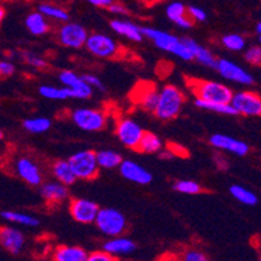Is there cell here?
I'll use <instances>...</instances> for the list:
<instances>
[{"label": "cell", "instance_id": "1", "mask_svg": "<svg viewBox=\"0 0 261 261\" xmlns=\"http://www.w3.org/2000/svg\"><path fill=\"white\" fill-rule=\"evenodd\" d=\"M187 86L191 89L196 99L212 101V103H231L232 95H234L226 85L217 81L191 78V80H187Z\"/></svg>", "mask_w": 261, "mask_h": 261}, {"label": "cell", "instance_id": "2", "mask_svg": "<svg viewBox=\"0 0 261 261\" xmlns=\"http://www.w3.org/2000/svg\"><path fill=\"white\" fill-rule=\"evenodd\" d=\"M184 103V92L174 85H167L159 92V101L153 113L160 120H173L179 115Z\"/></svg>", "mask_w": 261, "mask_h": 261}, {"label": "cell", "instance_id": "3", "mask_svg": "<svg viewBox=\"0 0 261 261\" xmlns=\"http://www.w3.org/2000/svg\"><path fill=\"white\" fill-rule=\"evenodd\" d=\"M95 225L107 237H118L125 232L127 226L126 217L115 208H100Z\"/></svg>", "mask_w": 261, "mask_h": 261}, {"label": "cell", "instance_id": "4", "mask_svg": "<svg viewBox=\"0 0 261 261\" xmlns=\"http://www.w3.org/2000/svg\"><path fill=\"white\" fill-rule=\"evenodd\" d=\"M70 120L81 130L89 133L101 132L107 125V116L103 111L95 108H75L70 113Z\"/></svg>", "mask_w": 261, "mask_h": 261}, {"label": "cell", "instance_id": "5", "mask_svg": "<svg viewBox=\"0 0 261 261\" xmlns=\"http://www.w3.org/2000/svg\"><path fill=\"white\" fill-rule=\"evenodd\" d=\"M69 163L78 179L90 181L99 174L100 167H99L98 159H96V152L91 149L75 152L69 158Z\"/></svg>", "mask_w": 261, "mask_h": 261}, {"label": "cell", "instance_id": "6", "mask_svg": "<svg viewBox=\"0 0 261 261\" xmlns=\"http://www.w3.org/2000/svg\"><path fill=\"white\" fill-rule=\"evenodd\" d=\"M143 134V127L133 118H120L116 123V135L118 141L130 149H138Z\"/></svg>", "mask_w": 261, "mask_h": 261}, {"label": "cell", "instance_id": "7", "mask_svg": "<svg viewBox=\"0 0 261 261\" xmlns=\"http://www.w3.org/2000/svg\"><path fill=\"white\" fill-rule=\"evenodd\" d=\"M87 51L100 59H115L120 55V46L112 37L101 33H94L89 35L86 42Z\"/></svg>", "mask_w": 261, "mask_h": 261}, {"label": "cell", "instance_id": "8", "mask_svg": "<svg viewBox=\"0 0 261 261\" xmlns=\"http://www.w3.org/2000/svg\"><path fill=\"white\" fill-rule=\"evenodd\" d=\"M231 106L238 115L261 117V96L253 91H239L234 94Z\"/></svg>", "mask_w": 261, "mask_h": 261}, {"label": "cell", "instance_id": "9", "mask_svg": "<svg viewBox=\"0 0 261 261\" xmlns=\"http://www.w3.org/2000/svg\"><path fill=\"white\" fill-rule=\"evenodd\" d=\"M58 38L59 42L64 47L77 49L81 48V47H86L89 34H87V30L81 23L68 22L64 23L59 29Z\"/></svg>", "mask_w": 261, "mask_h": 261}, {"label": "cell", "instance_id": "10", "mask_svg": "<svg viewBox=\"0 0 261 261\" xmlns=\"http://www.w3.org/2000/svg\"><path fill=\"white\" fill-rule=\"evenodd\" d=\"M99 211L98 204L85 198L73 199L69 204V213L73 220L84 225L95 224Z\"/></svg>", "mask_w": 261, "mask_h": 261}, {"label": "cell", "instance_id": "11", "mask_svg": "<svg viewBox=\"0 0 261 261\" xmlns=\"http://www.w3.org/2000/svg\"><path fill=\"white\" fill-rule=\"evenodd\" d=\"M216 69L222 78L227 81H231V82H236L239 85H246V86H250L253 84V77L250 73L246 72L238 64L226 60V59H218Z\"/></svg>", "mask_w": 261, "mask_h": 261}, {"label": "cell", "instance_id": "12", "mask_svg": "<svg viewBox=\"0 0 261 261\" xmlns=\"http://www.w3.org/2000/svg\"><path fill=\"white\" fill-rule=\"evenodd\" d=\"M15 172L18 177L30 186H39L42 184V172L39 167L30 158L21 156L15 161Z\"/></svg>", "mask_w": 261, "mask_h": 261}, {"label": "cell", "instance_id": "13", "mask_svg": "<svg viewBox=\"0 0 261 261\" xmlns=\"http://www.w3.org/2000/svg\"><path fill=\"white\" fill-rule=\"evenodd\" d=\"M159 92L160 91H158L155 85L151 82H141L134 89L133 99L135 103L148 112H155L159 101Z\"/></svg>", "mask_w": 261, "mask_h": 261}, {"label": "cell", "instance_id": "14", "mask_svg": "<svg viewBox=\"0 0 261 261\" xmlns=\"http://www.w3.org/2000/svg\"><path fill=\"white\" fill-rule=\"evenodd\" d=\"M0 242L4 250L12 255H18L25 247V236L21 230L13 226H3L0 230Z\"/></svg>", "mask_w": 261, "mask_h": 261}, {"label": "cell", "instance_id": "15", "mask_svg": "<svg viewBox=\"0 0 261 261\" xmlns=\"http://www.w3.org/2000/svg\"><path fill=\"white\" fill-rule=\"evenodd\" d=\"M120 173L125 179L138 185H148L152 181V174L133 160H123L120 165Z\"/></svg>", "mask_w": 261, "mask_h": 261}, {"label": "cell", "instance_id": "16", "mask_svg": "<svg viewBox=\"0 0 261 261\" xmlns=\"http://www.w3.org/2000/svg\"><path fill=\"white\" fill-rule=\"evenodd\" d=\"M210 143L212 144L215 148L229 151V152L238 156L247 155L248 151H250L248 144L239 141V139L237 138H232V137H230V135H225V134H213L210 138Z\"/></svg>", "mask_w": 261, "mask_h": 261}, {"label": "cell", "instance_id": "17", "mask_svg": "<svg viewBox=\"0 0 261 261\" xmlns=\"http://www.w3.org/2000/svg\"><path fill=\"white\" fill-rule=\"evenodd\" d=\"M142 32H143L144 37L152 40L156 47L164 49V51L172 52L175 44L179 42V38H177L175 35L163 32V30L153 29V28H142Z\"/></svg>", "mask_w": 261, "mask_h": 261}, {"label": "cell", "instance_id": "18", "mask_svg": "<svg viewBox=\"0 0 261 261\" xmlns=\"http://www.w3.org/2000/svg\"><path fill=\"white\" fill-rule=\"evenodd\" d=\"M40 194L44 200L48 204H59L69 198V190L68 186L61 182H47L40 187Z\"/></svg>", "mask_w": 261, "mask_h": 261}, {"label": "cell", "instance_id": "19", "mask_svg": "<svg viewBox=\"0 0 261 261\" xmlns=\"http://www.w3.org/2000/svg\"><path fill=\"white\" fill-rule=\"evenodd\" d=\"M90 253L80 246H58L52 252L54 261H87Z\"/></svg>", "mask_w": 261, "mask_h": 261}, {"label": "cell", "instance_id": "20", "mask_svg": "<svg viewBox=\"0 0 261 261\" xmlns=\"http://www.w3.org/2000/svg\"><path fill=\"white\" fill-rule=\"evenodd\" d=\"M135 243L132 239L126 237H113L109 241H107L103 246V250L107 252L112 253L115 256H125L135 251Z\"/></svg>", "mask_w": 261, "mask_h": 261}, {"label": "cell", "instance_id": "21", "mask_svg": "<svg viewBox=\"0 0 261 261\" xmlns=\"http://www.w3.org/2000/svg\"><path fill=\"white\" fill-rule=\"evenodd\" d=\"M111 28H112V30L116 34L122 35V37L127 38V39L133 40V42H141L144 37L142 28L130 22V21L113 20L111 22Z\"/></svg>", "mask_w": 261, "mask_h": 261}, {"label": "cell", "instance_id": "22", "mask_svg": "<svg viewBox=\"0 0 261 261\" xmlns=\"http://www.w3.org/2000/svg\"><path fill=\"white\" fill-rule=\"evenodd\" d=\"M52 174L56 178V181L61 182L65 186H72L78 178L70 167L69 160H58L52 165Z\"/></svg>", "mask_w": 261, "mask_h": 261}, {"label": "cell", "instance_id": "23", "mask_svg": "<svg viewBox=\"0 0 261 261\" xmlns=\"http://www.w3.org/2000/svg\"><path fill=\"white\" fill-rule=\"evenodd\" d=\"M187 44L190 46V48L194 52V56H195V60L199 61L201 65L208 66V68H212V69H216L217 68V59L215 58V55L210 51L208 48L203 47L201 44H199L196 40L190 39V38H186L185 39Z\"/></svg>", "mask_w": 261, "mask_h": 261}, {"label": "cell", "instance_id": "24", "mask_svg": "<svg viewBox=\"0 0 261 261\" xmlns=\"http://www.w3.org/2000/svg\"><path fill=\"white\" fill-rule=\"evenodd\" d=\"M26 29L29 30L33 35H44L49 30V23L47 22L46 16L43 13L33 12L25 20Z\"/></svg>", "mask_w": 261, "mask_h": 261}, {"label": "cell", "instance_id": "25", "mask_svg": "<svg viewBox=\"0 0 261 261\" xmlns=\"http://www.w3.org/2000/svg\"><path fill=\"white\" fill-rule=\"evenodd\" d=\"M163 149V141L158 134L151 132H144L142 141L137 151L143 153H158Z\"/></svg>", "mask_w": 261, "mask_h": 261}, {"label": "cell", "instance_id": "26", "mask_svg": "<svg viewBox=\"0 0 261 261\" xmlns=\"http://www.w3.org/2000/svg\"><path fill=\"white\" fill-rule=\"evenodd\" d=\"M96 159H98L99 167L103 169H115L120 168L122 163V156L113 149H100L96 152Z\"/></svg>", "mask_w": 261, "mask_h": 261}, {"label": "cell", "instance_id": "27", "mask_svg": "<svg viewBox=\"0 0 261 261\" xmlns=\"http://www.w3.org/2000/svg\"><path fill=\"white\" fill-rule=\"evenodd\" d=\"M2 218L7 222L22 225V226L35 227L39 225V220L37 217H34V216L25 215V213L21 212H15V211H3L2 212Z\"/></svg>", "mask_w": 261, "mask_h": 261}, {"label": "cell", "instance_id": "28", "mask_svg": "<svg viewBox=\"0 0 261 261\" xmlns=\"http://www.w3.org/2000/svg\"><path fill=\"white\" fill-rule=\"evenodd\" d=\"M39 94L46 99H51V100H66V99L73 98V92L69 87H55L44 85V86L39 87Z\"/></svg>", "mask_w": 261, "mask_h": 261}, {"label": "cell", "instance_id": "29", "mask_svg": "<svg viewBox=\"0 0 261 261\" xmlns=\"http://www.w3.org/2000/svg\"><path fill=\"white\" fill-rule=\"evenodd\" d=\"M195 106L198 108L205 109V111H211V112L221 113V115H227V116H234L238 115L234 107L231 106V103H212V101H205L201 100V99H196Z\"/></svg>", "mask_w": 261, "mask_h": 261}, {"label": "cell", "instance_id": "30", "mask_svg": "<svg viewBox=\"0 0 261 261\" xmlns=\"http://www.w3.org/2000/svg\"><path fill=\"white\" fill-rule=\"evenodd\" d=\"M22 126L26 132L32 134H42V133L48 132L49 127L52 126V122L47 117H33L23 120Z\"/></svg>", "mask_w": 261, "mask_h": 261}, {"label": "cell", "instance_id": "31", "mask_svg": "<svg viewBox=\"0 0 261 261\" xmlns=\"http://www.w3.org/2000/svg\"><path fill=\"white\" fill-rule=\"evenodd\" d=\"M230 194L232 195V198H236L237 200L241 201L242 204H246V205H256L257 204V196L252 191L247 190L246 187L234 185V186L230 187Z\"/></svg>", "mask_w": 261, "mask_h": 261}, {"label": "cell", "instance_id": "32", "mask_svg": "<svg viewBox=\"0 0 261 261\" xmlns=\"http://www.w3.org/2000/svg\"><path fill=\"white\" fill-rule=\"evenodd\" d=\"M38 11L40 13H43L46 17L48 18H54V20L58 21H63V22H66V21L69 20V15H68V12L63 8H59V7L54 6V4H40L39 9Z\"/></svg>", "mask_w": 261, "mask_h": 261}, {"label": "cell", "instance_id": "33", "mask_svg": "<svg viewBox=\"0 0 261 261\" xmlns=\"http://www.w3.org/2000/svg\"><path fill=\"white\" fill-rule=\"evenodd\" d=\"M69 89L72 90L73 98L74 99H81V100H85V99H89L90 96L92 95V87L87 84L84 78H82V75H81L80 80H78L77 82H74V84H73Z\"/></svg>", "mask_w": 261, "mask_h": 261}, {"label": "cell", "instance_id": "34", "mask_svg": "<svg viewBox=\"0 0 261 261\" xmlns=\"http://www.w3.org/2000/svg\"><path fill=\"white\" fill-rule=\"evenodd\" d=\"M174 190L185 195H198L201 192V186L195 181H190V179H181L174 184Z\"/></svg>", "mask_w": 261, "mask_h": 261}, {"label": "cell", "instance_id": "35", "mask_svg": "<svg viewBox=\"0 0 261 261\" xmlns=\"http://www.w3.org/2000/svg\"><path fill=\"white\" fill-rule=\"evenodd\" d=\"M222 44L230 51H242L246 47V40L241 34L232 33L222 37Z\"/></svg>", "mask_w": 261, "mask_h": 261}, {"label": "cell", "instance_id": "36", "mask_svg": "<svg viewBox=\"0 0 261 261\" xmlns=\"http://www.w3.org/2000/svg\"><path fill=\"white\" fill-rule=\"evenodd\" d=\"M170 54L175 55L177 58L182 59V60H185V61H191L195 59V56H194V52H192V49L190 48L189 44L185 42V39H179V42L175 44L174 48L172 49V52H170Z\"/></svg>", "mask_w": 261, "mask_h": 261}, {"label": "cell", "instance_id": "37", "mask_svg": "<svg viewBox=\"0 0 261 261\" xmlns=\"http://www.w3.org/2000/svg\"><path fill=\"white\" fill-rule=\"evenodd\" d=\"M21 58L25 61L26 64H29L30 66L35 68V69H44L47 66V61L44 60L42 56L34 54V52L30 51H23L21 52Z\"/></svg>", "mask_w": 261, "mask_h": 261}, {"label": "cell", "instance_id": "38", "mask_svg": "<svg viewBox=\"0 0 261 261\" xmlns=\"http://www.w3.org/2000/svg\"><path fill=\"white\" fill-rule=\"evenodd\" d=\"M187 15V8L181 3V2H173L167 7V16L175 22L178 18L184 17Z\"/></svg>", "mask_w": 261, "mask_h": 261}, {"label": "cell", "instance_id": "39", "mask_svg": "<svg viewBox=\"0 0 261 261\" xmlns=\"http://www.w3.org/2000/svg\"><path fill=\"white\" fill-rule=\"evenodd\" d=\"M181 261H210V258L203 251L196 250V248H190V250H186L182 253Z\"/></svg>", "mask_w": 261, "mask_h": 261}, {"label": "cell", "instance_id": "40", "mask_svg": "<svg viewBox=\"0 0 261 261\" xmlns=\"http://www.w3.org/2000/svg\"><path fill=\"white\" fill-rule=\"evenodd\" d=\"M247 63H250L251 65H261V47L252 46L246 51L244 55Z\"/></svg>", "mask_w": 261, "mask_h": 261}, {"label": "cell", "instance_id": "41", "mask_svg": "<svg viewBox=\"0 0 261 261\" xmlns=\"http://www.w3.org/2000/svg\"><path fill=\"white\" fill-rule=\"evenodd\" d=\"M87 261H120V260L117 258V256L107 252V251L104 250H100V251H94V252L90 253Z\"/></svg>", "mask_w": 261, "mask_h": 261}, {"label": "cell", "instance_id": "42", "mask_svg": "<svg viewBox=\"0 0 261 261\" xmlns=\"http://www.w3.org/2000/svg\"><path fill=\"white\" fill-rule=\"evenodd\" d=\"M81 78V75H78L77 73H74L73 70H63L59 74V80H60L61 84L66 87H70L74 82H77Z\"/></svg>", "mask_w": 261, "mask_h": 261}, {"label": "cell", "instance_id": "43", "mask_svg": "<svg viewBox=\"0 0 261 261\" xmlns=\"http://www.w3.org/2000/svg\"><path fill=\"white\" fill-rule=\"evenodd\" d=\"M187 15L194 21H198V22H203V21L207 20V13H205V11H203L199 7H189L187 8Z\"/></svg>", "mask_w": 261, "mask_h": 261}, {"label": "cell", "instance_id": "44", "mask_svg": "<svg viewBox=\"0 0 261 261\" xmlns=\"http://www.w3.org/2000/svg\"><path fill=\"white\" fill-rule=\"evenodd\" d=\"M16 72V66L12 61L3 60L0 63V74L2 77H11Z\"/></svg>", "mask_w": 261, "mask_h": 261}, {"label": "cell", "instance_id": "45", "mask_svg": "<svg viewBox=\"0 0 261 261\" xmlns=\"http://www.w3.org/2000/svg\"><path fill=\"white\" fill-rule=\"evenodd\" d=\"M85 81H86L87 84L92 87V89H98V90H104V85L103 82L100 81V78H98L96 75L92 74H85L82 75Z\"/></svg>", "mask_w": 261, "mask_h": 261}, {"label": "cell", "instance_id": "46", "mask_svg": "<svg viewBox=\"0 0 261 261\" xmlns=\"http://www.w3.org/2000/svg\"><path fill=\"white\" fill-rule=\"evenodd\" d=\"M87 2L95 7H100V8H109L113 4L112 0H87Z\"/></svg>", "mask_w": 261, "mask_h": 261}, {"label": "cell", "instance_id": "47", "mask_svg": "<svg viewBox=\"0 0 261 261\" xmlns=\"http://www.w3.org/2000/svg\"><path fill=\"white\" fill-rule=\"evenodd\" d=\"M109 11L112 12V13H115V15H125V13H127L126 8L123 6H121V4H115L113 3L112 6L109 7Z\"/></svg>", "mask_w": 261, "mask_h": 261}, {"label": "cell", "instance_id": "48", "mask_svg": "<svg viewBox=\"0 0 261 261\" xmlns=\"http://www.w3.org/2000/svg\"><path fill=\"white\" fill-rule=\"evenodd\" d=\"M174 152L172 149H164V151H160V158L165 159V160H169V159L174 158Z\"/></svg>", "mask_w": 261, "mask_h": 261}, {"label": "cell", "instance_id": "49", "mask_svg": "<svg viewBox=\"0 0 261 261\" xmlns=\"http://www.w3.org/2000/svg\"><path fill=\"white\" fill-rule=\"evenodd\" d=\"M4 17H6V9L4 7H0V20L3 21Z\"/></svg>", "mask_w": 261, "mask_h": 261}, {"label": "cell", "instance_id": "50", "mask_svg": "<svg viewBox=\"0 0 261 261\" xmlns=\"http://www.w3.org/2000/svg\"><path fill=\"white\" fill-rule=\"evenodd\" d=\"M256 32H257L258 34H261V22H258L257 26H256Z\"/></svg>", "mask_w": 261, "mask_h": 261}, {"label": "cell", "instance_id": "51", "mask_svg": "<svg viewBox=\"0 0 261 261\" xmlns=\"http://www.w3.org/2000/svg\"><path fill=\"white\" fill-rule=\"evenodd\" d=\"M156 2H164V0H156Z\"/></svg>", "mask_w": 261, "mask_h": 261}, {"label": "cell", "instance_id": "52", "mask_svg": "<svg viewBox=\"0 0 261 261\" xmlns=\"http://www.w3.org/2000/svg\"><path fill=\"white\" fill-rule=\"evenodd\" d=\"M260 43H261V34H260Z\"/></svg>", "mask_w": 261, "mask_h": 261}, {"label": "cell", "instance_id": "53", "mask_svg": "<svg viewBox=\"0 0 261 261\" xmlns=\"http://www.w3.org/2000/svg\"><path fill=\"white\" fill-rule=\"evenodd\" d=\"M260 261H261V256H260Z\"/></svg>", "mask_w": 261, "mask_h": 261}, {"label": "cell", "instance_id": "54", "mask_svg": "<svg viewBox=\"0 0 261 261\" xmlns=\"http://www.w3.org/2000/svg\"><path fill=\"white\" fill-rule=\"evenodd\" d=\"M260 247H261V243H260Z\"/></svg>", "mask_w": 261, "mask_h": 261}]
</instances>
